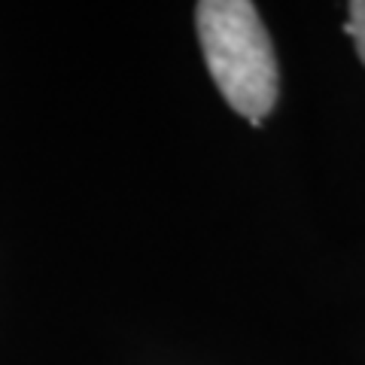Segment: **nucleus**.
<instances>
[{"instance_id": "1", "label": "nucleus", "mask_w": 365, "mask_h": 365, "mask_svg": "<svg viewBox=\"0 0 365 365\" xmlns=\"http://www.w3.org/2000/svg\"><path fill=\"white\" fill-rule=\"evenodd\" d=\"M195 25L220 95L262 125L277 101V61L259 9L247 0H204L195 6Z\"/></svg>"}, {"instance_id": "2", "label": "nucleus", "mask_w": 365, "mask_h": 365, "mask_svg": "<svg viewBox=\"0 0 365 365\" xmlns=\"http://www.w3.org/2000/svg\"><path fill=\"white\" fill-rule=\"evenodd\" d=\"M344 31L353 37V43H356V52L365 64V0H353L350 4V16H347Z\"/></svg>"}]
</instances>
